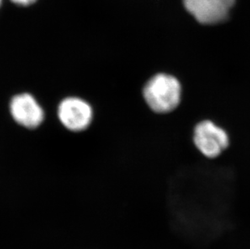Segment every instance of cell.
I'll return each mask as SVG.
<instances>
[{
    "instance_id": "1",
    "label": "cell",
    "mask_w": 250,
    "mask_h": 249,
    "mask_svg": "<svg viewBox=\"0 0 250 249\" xmlns=\"http://www.w3.org/2000/svg\"><path fill=\"white\" fill-rule=\"evenodd\" d=\"M144 98L154 113L166 114L174 111L182 101V87L174 75L158 73L146 82Z\"/></svg>"
},
{
    "instance_id": "2",
    "label": "cell",
    "mask_w": 250,
    "mask_h": 249,
    "mask_svg": "<svg viewBox=\"0 0 250 249\" xmlns=\"http://www.w3.org/2000/svg\"><path fill=\"white\" fill-rule=\"evenodd\" d=\"M193 141L196 148L209 159L220 156L230 144L226 130L210 120H203L196 124Z\"/></svg>"
},
{
    "instance_id": "3",
    "label": "cell",
    "mask_w": 250,
    "mask_h": 249,
    "mask_svg": "<svg viewBox=\"0 0 250 249\" xmlns=\"http://www.w3.org/2000/svg\"><path fill=\"white\" fill-rule=\"evenodd\" d=\"M185 9L203 25H215L225 21L236 0H182Z\"/></svg>"
},
{
    "instance_id": "4",
    "label": "cell",
    "mask_w": 250,
    "mask_h": 249,
    "mask_svg": "<svg viewBox=\"0 0 250 249\" xmlns=\"http://www.w3.org/2000/svg\"><path fill=\"white\" fill-rule=\"evenodd\" d=\"M58 115L62 124L74 132L83 131L92 123L93 111L89 104L77 97H68L59 104Z\"/></svg>"
},
{
    "instance_id": "5",
    "label": "cell",
    "mask_w": 250,
    "mask_h": 249,
    "mask_svg": "<svg viewBox=\"0 0 250 249\" xmlns=\"http://www.w3.org/2000/svg\"><path fill=\"white\" fill-rule=\"evenodd\" d=\"M10 112L18 124L28 129L38 128L45 118L42 108L35 98L28 93L17 95L12 98Z\"/></svg>"
},
{
    "instance_id": "6",
    "label": "cell",
    "mask_w": 250,
    "mask_h": 249,
    "mask_svg": "<svg viewBox=\"0 0 250 249\" xmlns=\"http://www.w3.org/2000/svg\"><path fill=\"white\" fill-rule=\"evenodd\" d=\"M11 1L21 6H28L36 2V0H11Z\"/></svg>"
},
{
    "instance_id": "7",
    "label": "cell",
    "mask_w": 250,
    "mask_h": 249,
    "mask_svg": "<svg viewBox=\"0 0 250 249\" xmlns=\"http://www.w3.org/2000/svg\"><path fill=\"white\" fill-rule=\"evenodd\" d=\"M1 3H2V0H0V6H1Z\"/></svg>"
}]
</instances>
